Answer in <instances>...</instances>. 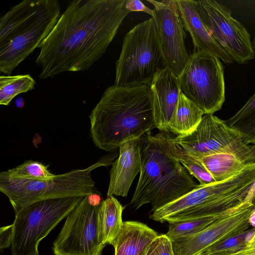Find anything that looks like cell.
I'll return each mask as SVG.
<instances>
[{
	"label": "cell",
	"mask_w": 255,
	"mask_h": 255,
	"mask_svg": "<svg viewBox=\"0 0 255 255\" xmlns=\"http://www.w3.org/2000/svg\"><path fill=\"white\" fill-rule=\"evenodd\" d=\"M178 148L180 162L192 176L198 180L199 184L206 185L216 182L198 159L186 154L178 146Z\"/></svg>",
	"instance_id": "cell-26"
},
{
	"label": "cell",
	"mask_w": 255,
	"mask_h": 255,
	"mask_svg": "<svg viewBox=\"0 0 255 255\" xmlns=\"http://www.w3.org/2000/svg\"><path fill=\"white\" fill-rule=\"evenodd\" d=\"M226 122L246 142L255 144V94L237 113Z\"/></svg>",
	"instance_id": "cell-23"
},
{
	"label": "cell",
	"mask_w": 255,
	"mask_h": 255,
	"mask_svg": "<svg viewBox=\"0 0 255 255\" xmlns=\"http://www.w3.org/2000/svg\"><path fill=\"white\" fill-rule=\"evenodd\" d=\"M150 245L141 255H150Z\"/></svg>",
	"instance_id": "cell-32"
},
{
	"label": "cell",
	"mask_w": 255,
	"mask_h": 255,
	"mask_svg": "<svg viewBox=\"0 0 255 255\" xmlns=\"http://www.w3.org/2000/svg\"><path fill=\"white\" fill-rule=\"evenodd\" d=\"M118 155V152H113L87 168L54 175L46 180L17 179L0 175V191L8 198L15 214L39 201L84 197L97 192L92 171L112 165Z\"/></svg>",
	"instance_id": "cell-6"
},
{
	"label": "cell",
	"mask_w": 255,
	"mask_h": 255,
	"mask_svg": "<svg viewBox=\"0 0 255 255\" xmlns=\"http://www.w3.org/2000/svg\"><path fill=\"white\" fill-rule=\"evenodd\" d=\"M178 79L181 92L204 114L222 108L225 87L223 67L218 57L196 50L190 55Z\"/></svg>",
	"instance_id": "cell-9"
},
{
	"label": "cell",
	"mask_w": 255,
	"mask_h": 255,
	"mask_svg": "<svg viewBox=\"0 0 255 255\" xmlns=\"http://www.w3.org/2000/svg\"><path fill=\"white\" fill-rule=\"evenodd\" d=\"M153 242L150 244V255H155L154 251L153 243Z\"/></svg>",
	"instance_id": "cell-33"
},
{
	"label": "cell",
	"mask_w": 255,
	"mask_h": 255,
	"mask_svg": "<svg viewBox=\"0 0 255 255\" xmlns=\"http://www.w3.org/2000/svg\"><path fill=\"white\" fill-rule=\"evenodd\" d=\"M166 67L155 22L151 17L126 35L116 62L115 85H150L156 74Z\"/></svg>",
	"instance_id": "cell-7"
},
{
	"label": "cell",
	"mask_w": 255,
	"mask_h": 255,
	"mask_svg": "<svg viewBox=\"0 0 255 255\" xmlns=\"http://www.w3.org/2000/svg\"><path fill=\"white\" fill-rule=\"evenodd\" d=\"M154 6L152 17L167 68L179 76L189 57L185 33L176 0H148Z\"/></svg>",
	"instance_id": "cell-13"
},
{
	"label": "cell",
	"mask_w": 255,
	"mask_h": 255,
	"mask_svg": "<svg viewBox=\"0 0 255 255\" xmlns=\"http://www.w3.org/2000/svg\"><path fill=\"white\" fill-rule=\"evenodd\" d=\"M204 115L203 111L180 91L169 123V131L178 136L189 134L197 128Z\"/></svg>",
	"instance_id": "cell-21"
},
{
	"label": "cell",
	"mask_w": 255,
	"mask_h": 255,
	"mask_svg": "<svg viewBox=\"0 0 255 255\" xmlns=\"http://www.w3.org/2000/svg\"><path fill=\"white\" fill-rule=\"evenodd\" d=\"M175 139L183 152L196 159L217 154H255V144L246 142L225 121L213 114H204L194 131Z\"/></svg>",
	"instance_id": "cell-11"
},
{
	"label": "cell",
	"mask_w": 255,
	"mask_h": 255,
	"mask_svg": "<svg viewBox=\"0 0 255 255\" xmlns=\"http://www.w3.org/2000/svg\"><path fill=\"white\" fill-rule=\"evenodd\" d=\"M13 235L12 224L1 227L0 229V249L2 251L11 246Z\"/></svg>",
	"instance_id": "cell-29"
},
{
	"label": "cell",
	"mask_w": 255,
	"mask_h": 255,
	"mask_svg": "<svg viewBox=\"0 0 255 255\" xmlns=\"http://www.w3.org/2000/svg\"><path fill=\"white\" fill-rule=\"evenodd\" d=\"M255 184V173L248 166L223 181L198 186L176 200L151 212L156 222H178L221 215L249 201Z\"/></svg>",
	"instance_id": "cell-5"
},
{
	"label": "cell",
	"mask_w": 255,
	"mask_h": 255,
	"mask_svg": "<svg viewBox=\"0 0 255 255\" xmlns=\"http://www.w3.org/2000/svg\"><path fill=\"white\" fill-rule=\"evenodd\" d=\"M126 7L130 12L141 11L146 13L152 16L154 13L153 10L145 6L141 1L138 0H126Z\"/></svg>",
	"instance_id": "cell-30"
},
{
	"label": "cell",
	"mask_w": 255,
	"mask_h": 255,
	"mask_svg": "<svg viewBox=\"0 0 255 255\" xmlns=\"http://www.w3.org/2000/svg\"><path fill=\"white\" fill-rule=\"evenodd\" d=\"M36 82L29 74L1 75L0 104L8 106L17 95L34 89Z\"/></svg>",
	"instance_id": "cell-24"
},
{
	"label": "cell",
	"mask_w": 255,
	"mask_h": 255,
	"mask_svg": "<svg viewBox=\"0 0 255 255\" xmlns=\"http://www.w3.org/2000/svg\"><path fill=\"white\" fill-rule=\"evenodd\" d=\"M216 182L227 179L255 163V154H217L198 159Z\"/></svg>",
	"instance_id": "cell-20"
},
{
	"label": "cell",
	"mask_w": 255,
	"mask_h": 255,
	"mask_svg": "<svg viewBox=\"0 0 255 255\" xmlns=\"http://www.w3.org/2000/svg\"><path fill=\"white\" fill-rule=\"evenodd\" d=\"M84 197L34 202L15 214L11 255H39L40 241L74 209Z\"/></svg>",
	"instance_id": "cell-8"
},
{
	"label": "cell",
	"mask_w": 255,
	"mask_h": 255,
	"mask_svg": "<svg viewBox=\"0 0 255 255\" xmlns=\"http://www.w3.org/2000/svg\"><path fill=\"white\" fill-rule=\"evenodd\" d=\"M140 138L126 141L119 147L118 157L112 163L110 172L107 197L127 196L133 179L141 170Z\"/></svg>",
	"instance_id": "cell-16"
},
{
	"label": "cell",
	"mask_w": 255,
	"mask_h": 255,
	"mask_svg": "<svg viewBox=\"0 0 255 255\" xmlns=\"http://www.w3.org/2000/svg\"><path fill=\"white\" fill-rule=\"evenodd\" d=\"M253 203L254 204V206H255V201H253Z\"/></svg>",
	"instance_id": "cell-35"
},
{
	"label": "cell",
	"mask_w": 255,
	"mask_h": 255,
	"mask_svg": "<svg viewBox=\"0 0 255 255\" xmlns=\"http://www.w3.org/2000/svg\"><path fill=\"white\" fill-rule=\"evenodd\" d=\"M94 144L113 151L155 128L153 94L149 84L106 89L89 116Z\"/></svg>",
	"instance_id": "cell-2"
},
{
	"label": "cell",
	"mask_w": 255,
	"mask_h": 255,
	"mask_svg": "<svg viewBox=\"0 0 255 255\" xmlns=\"http://www.w3.org/2000/svg\"><path fill=\"white\" fill-rule=\"evenodd\" d=\"M253 45L254 49H255V37L254 38L253 44Z\"/></svg>",
	"instance_id": "cell-34"
},
{
	"label": "cell",
	"mask_w": 255,
	"mask_h": 255,
	"mask_svg": "<svg viewBox=\"0 0 255 255\" xmlns=\"http://www.w3.org/2000/svg\"><path fill=\"white\" fill-rule=\"evenodd\" d=\"M150 86L153 94L155 128L168 133L169 123L180 92L178 77L166 67L156 74Z\"/></svg>",
	"instance_id": "cell-15"
},
{
	"label": "cell",
	"mask_w": 255,
	"mask_h": 255,
	"mask_svg": "<svg viewBox=\"0 0 255 255\" xmlns=\"http://www.w3.org/2000/svg\"><path fill=\"white\" fill-rule=\"evenodd\" d=\"M184 28L190 34L197 51L205 52L218 57L225 64L234 61L208 31L196 9L195 0H176Z\"/></svg>",
	"instance_id": "cell-17"
},
{
	"label": "cell",
	"mask_w": 255,
	"mask_h": 255,
	"mask_svg": "<svg viewBox=\"0 0 255 255\" xmlns=\"http://www.w3.org/2000/svg\"><path fill=\"white\" fill-rule=\"evenodd\" d=\"M129 12L126 0H75L39 46V78L89 69L102 57Z\"/></svg>",
	"instance_id": "cell-1"
},
{
	"label": "cell",
	"mask_w": 255,
	"mask_h": 255,
	"mask_svg": "<svg viewBox=\"0 0 255 255\" xmlns=\"http://www.w3.org/2000/svg\"><path fill=\"white\" fill-rule=\"evenodd\" d=\"M40 162L32 160L25 161L22 164L0 173V175L17 179L46 180L53 177L52 173Z\"/></svg>",
	"instance_id": "cell-25"
},
{
	"label": "cell",
	"mask_w": 255,
	"mask_h": 255,
	"mask_svg": "<svg viewBox=\"0 0 255 255\" xmlns=\"http://www.w3.org/2000/svg\"><path fill=\"white\" fill-rule=\"evenodd\" d=\"M153 243L155 255H175L172 243L165 234L159 235Z\"/></svg>",
	"instance_id": "cell-27"
},
{
	"label": "cell",
	"mask_w": 255,
	"mask_h": 255,
	"mask_svg": "<svg viewBox=\"0 0 255 255\" xmlns=\"http://www.w3.org/2000/svg\"><path fill=\"white\" fill-rule=\"evenodd\" d=\"M61 15L56 0H24L0 18V72L10 75L48 36Z\"/></svg>",
	"instance_id": "cell-4"
},
{
	"label": "cell",
	"mask_w": 255,
	"mask_h": 255,
	"mask_svg": "<svg viewBox=\"0 0 255 255\" xmlns=\"http://www.w3.org/2000/svg\"><path fill=\"white\" fill-rule=\"evenodd\" d=\"M103 201L97 192L84 196L66 217L53 243L54 255H102L98 238V212Z\"/></svg>",
	"instance_id": "cell-10"
},
{
	"label": "cell",
	"mask_w": 255,
	"mask_h": 255,
	"mask_svg": "<svg viewBox=\"0 0 255 255\" xmlns=\"http://www.w3.org/2000/svg\"><path fill=\"white\" fill-rule=\"evenodd\" d=\"M243 209L224 214L169 222L168 230L165 235L172 242L188 238L201 232L217 221L234 214Z\"/></svg>",
	"instance_id": "cell-22"
},
{
	"label": "cell",
	"mask_w": 255,
	"mask_h": 255,
	"mask_svg": "<svg viewBox=\"0 0 255 255\" xmlns=\"http://www.w3.org/2000/svg\"><path fill=\"white\" fill-rule=\"evenodd\" d=\"M254 205L221 219L201 232L172 242L175 255H197L210 247L249 230Z\"/></svg>",
	"instance_id": "cell-14"
},
{
	"label": "cell",
	"mask_w": 255,
	"mask_h": 255,
	"mask_svg": "<svg viewBox=\"0 0 255 255\" xmlns=\"http://www.w3.org/2000/svg\"><path fill=\"white\" fill-rule=\"evenodd\" d=\"M195 5L208 31L233 61L242 64L255 58L249 33L229 8L214 0H195Z\"/></svg>",
	"instance_id": "cell-12"
},
{
	"label": "cell",
	"mask_w": 255,
	"mask_h": 255,
	"mask_svg": "<svg viewBox=\"0 0 255 255\" xmlns=\"http://www.w3.org/2000/svg\"><path fill=\"white\" fill-rule=\"evenodd\" d=\"M249 222L251 226L253 228H255V206L253 209L252 213L250 216Z\"/></svg>",
	"instance_id": "cell-31"
},
{
	"label": "cell",
	"mask_w": 255,
	"mask_h": 255,
	"mask_svg": "<svg viewBox=\"0 0 255 255\" xmlns=\"http://www.w3.org/2000/svg\"><path fill=\"white\" fill-rule=\"evenodd\" d=\"M141 166L130 205L134 210L150 203L153 211L190 192L198 184L180 162L175 138L161 131L140 138Z\"/></svg>",
	"instance_id": "cell-3"
},
{
	"label": "cell",
	"mask_w": 255,
	"mask_h": 255,
	"mask_svg": "<svg viewBox=\"0 0 255 255\" xmlns=\"http://www.w3.org/2000/svg\"><path fill=\"white\" fill-rule=\"evenodd\" d=\"M197 255H255V237L240 248L224 253L209 254L202 252Z\"/></svg>",
	"instance_id": "cell-28"
},
{
	"label": "cell",
	"mask_w": 255,
	"mask_h": 255,
	"mask_svg": "<svg viewBox=\"0 0 255 255\" xmlns=\"http://www.w3.org/2000/svg\"><path fill=\"white\" fill-rule=\"evenodd\" d=\"M124 208L114 196L107 197L100 203L97 223L98 238L101 244L113 245L124 224L122 213Z\"/></svg>",
	"instance_id": "cell-19"
},
{
	"label": "cell",
	"mask_w": 255,
	"mask_h": 255,
	"mask_svg": "<svg viewBox=\"0 0 255 255\" xmlns=\"http://www.w3.org/2000/svg\"><path fill=\"white\" fill-rule=\"evenodd\" d=\"M158 236L145 224L133 221L124 222L112 245L115 255H141Z\"/></svg>",
	"instance_id": "cell-18"
}]
</instances>
